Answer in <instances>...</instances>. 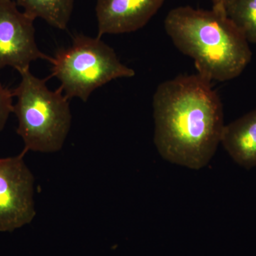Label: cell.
<instances>
[{"instance_id": "8992f818", "label": "cell", "mask_w": 256, "mask_h": 256, "mask_svg": "<svg viewBox=\"0 0 256 256\" xmlns=\"http://www.w3.org/2000/svg\"><path fill=\"white\" fill-rule=\"evenodd\" d=\"M18 6L12 0L0 1V70L10 66L18 72L35 60L52 58L37 46L34 20Z\"/></svg>"}, {"instance_id": "6da1fadb", "label": "cell", "mask_w": 256, "mask_h": 256, "mask_svg": "<svg viewBox=\"0 0 256 256\" xmlns=\"http://www.w3.org/2000/svg\"><path fill=\"white\" fill-rule=\"evenodd\" d=\"M208 79L180 76L153 96L154 142L164 160L192 170L206 166L222 140L223 105Z\"/></svg>"}, {"instance_id": "3957f363", "label": "cell", "mask_w": 256, "mask_h": 256, "mask_svg": "<svg viewBox=\"0 0 256 256\" xmlns=\"http://www.w3.org/2000/svg\"><path fill=\"white\" fill-rule=\"evenodd\" d=\"M21 82L12 90L16 97L13 112L18 118L16 133L24 144V152L54 153L66 140L72 116L69 99L58 88L52 90L47 78H40L30 68L18 72Z\"/></svg>"}, {"instance_id": "7c38bea8", "label": "cell", "mask_w": 256, "mask_h": 256, "mask_svg": "<svg viewBox=\"0 0 256 256\" xmlns=\"http://www.w3.org/2000/svg\"><path fill=\"white\" fill-rule=\"evenodd\" d=\"M233 0H212L213 8L225 11Z\"/></svg>"}, {"instance_id": "277c9868", "label": "cell", "mask_w": 256, "mask_h": 256, "mask_svg": "<svg viewBox=\"0 0 256 256\" xmlns=\"http://www.w3.org/2000/svg\"><path fill=\"white\" fill-rule=\"evenodd\" d=\"M52 77L60 82L68 99L86 102L92 92L112 80L132 78L136 72L121 63L112 47L99 37L78 34L72 44L62 48L50 60Z\"/></svg>"}, {"instance_id": "30bf717a", "label": "cell", "mask_w": 256, "mask_h": 256, "mask_svg": "<svg viewBox=\"0 0 256 256\" xmlns=\"http://www.w3.org/2000/svg\"><path fill=\"white\" fill-rule=\"evenodd\" d=\"M226 12L248 43L256 44V0H233Z\"/></svg>"}, {"instance_id": "4fadbf2b", "label": "cell", "mask_w": 256, "mask_h": 256, "mask_svg": "<svg viewBox=\"0 0 256 256\" xmlns=\"http://www.w3.org/2000/svg\"><path fill=\"white\" fill-rule=\"evenodd\" d=\"M0 1H2V0H0Z\"/></svg>"}, {"instance_id": "ba28073f", "label": "cell", "mask_w": 256, "mask_h": 256, "mask_svg": "<svg viewBox=\"0 0 256 256\" xmlns=\"http://www.w3.org/2000/svg\"><path fill=\"white\" fill-rule=\"evenodd\" d=\"M220 143L238 164L256 166V108L224 126Z\"/></svg>"}, {"instance_id": "52a82bcc", "label": "cell", "mask_w": 256, "mask_h": 256, "mask_svg": "<svg viewBox=\"0 0 256 256\" xmlns=\"http://www.w3.org/2000/svg\"><path fill=\"white\" fill-rule=\"evenodd\" d=\"M164 0H97L98 37L138 31L158 12Z\"/></svg>"}, {"instance_id": "9c48e42d", "label": "cell", "mask_w": 256, "mask_h": 256, "mask_svg": "<svg viewBox=\"0 0 256 256\" xmlns=\"http://www.w3.org/2000/svg\"><path fill=\"white\" fill-rule=\"evenodd\" d=\"M15 2L34 20L41 18L50 26L64 30L73 12L74 0H16Z\"/></svg>"}, {"instance_id": "8fae6325", "label": "cell", "mask_w": 256, "mask_h": 256, "mask_svg": "<svg viewBox=\"0 0 256 256\" xmlns=\"http://www.w3.org/2000/svg\"><path fill=\"white\" fill-rule=\"evenodd\" d=\"M13 97L12 90L6 88L0 82V132L4 129L10 114L14 110Z\"/></svg>"}, {"instance_id": "5b68a950", "label": "cell", "mask_w": 256, "mask_h": 256, "mask_svg": "<svg viewBox=\"0 0 256 256\" xmlns=\"http://www.w3.org/2000/svg\"><path fill=\"white\" fill-rule=\"evenodd\" d=\"M25 154L0 158V232L21 228L36 216L34 176Z\"/></svg>"}, {"instance_id": "7a4b0ae2", "label": "cell", "mask_w": 256, "mask_h": 256, "mask_svg": "<svg viewBox=\"0 0 256 256\" xmlns=\"http://www.w3.org/2000/svg\"><path fill=\"white\" fill-rule=\"evenodd\" d=\"M164 24L174 46L210 82L236 78L252 60L248 42L223 10L178 6L170 10Z\"/></svg>"}]
</instances>
